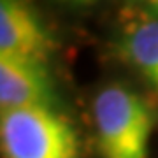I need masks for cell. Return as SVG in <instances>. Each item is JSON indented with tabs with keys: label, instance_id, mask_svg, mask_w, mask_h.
Wrapping results in <instances>:
<instances>
[{
	"label": "cell",
	"instance_id": "1",
	"mask_svg": "<svg viewBox=\"0 0 158 158\" xmlns=\"http://www.w3.org/2000/svg\"><path fill=\"white\" fill-rule=\"evenodd\" d=\"M93 114L100 158H148L153 113L137 93L109 86L97 95Z\"/></svg>",
	"mask_w": 158,
	"mask_h": 158
},
{
	"label": "cell",
	"instance_id": "2",
	"mask_svg": "<svg viewBox=\"0 0 158 158\" xmlns=\"http://www.w3.org/2000/svg\"><path fill=\"white\" fill-rule=\"evenodd\" d=\"M4 158H79V137L53 107L4 111L0 116Z\"/></svg>",
	"mask_w": 158,
	"mask_h": 158
},
{
	"label": "cell",
	"instance_id": "3",
	"mask_svg": "<svg viewBox=\"0 0 158 158\" xmlns=\"http://www.w3.org/2000/svg\"><path fill=\"white\" fill-rule=\"evenodd\" d=\"M55 40L28 0H0V56L46 63Z\"/></svg>",
	"mask_w": 158,
	"mask_h": 158
},
{
	"label": "cell",
	"instance_id": "4",
	"mask_svg": "<svg viewBox=\"0 0 158 158\" xmlns=\"http://www.w3.org/2000/svg\"><path fill=\"white\" fill-rule=\"evenodd\" d=\"M56 93L46 63L0 56V106L4 111L55 107Z\"/></svg>",
	"mask_w": 158,
	"mask_h": 158
},
{
	"label": "cell",
	"instance_id": "5",
	"mask_svg": "<svg viewBox=\"0 0 158 158\" xmlns=\"http://www.w3.org/2000/svg\"><path fill=\"white\" fill-rule=\"evenodd\" d=\"M119 46L123 56L158 91V18L153 16L130 25Z\"/></svg>",
	"mask_w": 158,
	"mask_h": 158
},
{
	"label": "cell",
	"instance_id": "6",
	"mask_svg": "<svg viewBox=\"0 0 158 158\" xmlns=\"http://www.w3.org/2000/svg\"><path fill=\"white\" fill-rule=\"evenodd\" d=\"M62 2H67V4H72V6H91V4H95L97 0H62Z\"/></svg>",
	"mask_w": 158,
	"mask_h": 158
},
{
	"label": "cell",
	"instance_id": "7",
	"mask_svg": "<svg viewBox=\"0 0 158 158\" xmlns=\"http://www.w3.org/2000/svg\"><path fill=\"white\" fill-rule=\"evenodd\" d=\"M148 4V9L151 11V14L155 18H158V0H146Z\"/></svg>",
	"mask_w": 158,
	"mask_h": 158
}]
</instances>
